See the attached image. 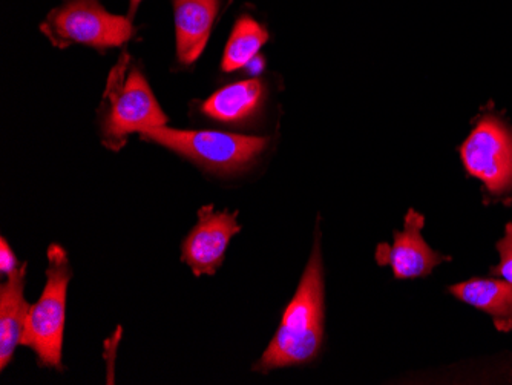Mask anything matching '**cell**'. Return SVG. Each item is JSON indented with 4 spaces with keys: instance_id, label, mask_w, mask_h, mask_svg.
Masks as SVG:
<instances>
[{
    "instance_id": "obj_1",
    "label": "cell",
    "mask_w": 512,
    "mask_h": 385,
    "mask_svg": "<svg viewBox=\"0 0 512 385\" xmlns=\"http://www.w3.org/2000/svg\"><path fill=\"white\" fill-rule=\"evenodd\" d=\"M324 338V277L319 244L302 275L295 297L287 306L278 332L270 341L263 358L256 364L258 372L281 367L299 366L312 361Z\"/></svg>"
},
{
    "instance_id": "obj_2",
    "label": "cell",
    "mask_w": 512,
    "mask_h": 385,
    "mask_svg": "<svg viewBox=\"0 0 512 385\" xmlns=\"http://www.w3.org/2000/svg\"><path fill=\"white\" fill-rule=\"evenodd\" d=\"M99 122L103 145L111 151H120L132 132L142 134L168 123L148 80L134 66L129 68L128 54L109 73Z\"/></svg>"
},
{
    "instance_id": "obj_3",
    "label": "cell",
    "mask_w": 512,
    "mask_h": 385,
    "mask_svg": "<svg viewBox=\"0 0 512 385\" xmlns=\"http://www.w3.org/2000/svg\"><path fill=\"white\" fill-rule=\"evenodd\" d=\"M46 257V284L39 301L30 307L20 344L30 347L42 366L62 370L66 293L73 270L60 244H51Z\"/></svg>"
},
{
    "instance_id": "obj_4",
    "label": "cell",
    "mask_w": 512,
    "mask_h": 385,
    "mask_svg": "<svg viewBox=\"0 0 512 385\" xmlns=\"http://www.w3.org/2000/svg\"><path fill=\"white\" fill-rule=\"evenodd\" d=\"M140 135L217 174L243 171L263 154L269 143L263 137L218 131H184L168 126L146 129Z\"/></svg>"
},
{
    "instance_id": "obj_5",
    "label": "cell",
    "mask_w": 512,
    "mask_h": 385,
    "mask_svg": "<svg viewBox=\"0 0 512 385\" xmlns=\"http://www.w3.org/2000/svg\"><path fill=\"white\" fill-rule=\"evenodd\" d=\"M40 30L60 50L88 45L106 51L122 47L134 36L131 17L108 13L99 0H63L48 14Z\"/></svg>"
},
{
    "instance_id": "obj_6",
    "label": "cell",
    "mask_w": 512,
    "mask_h": 385,
    "mask_svg": "<svg viewBox=\"0 0 512 385\" xmlns=\"http://www.w3.org/2000/svg\"><path fill=\"white\" fill-rule=\"evenodd\" d=\"M462 162L493 197L512 192V131L496 117H485L463 143Z\"/></svg>"
},
{
    "instance_id": "obj_7",
    "label": "cell",
    "mask_w": 512,
    "mask_h": 385,
    "mask_svg": "<svg viewBox=\"0 0 512 385\" xmlns=\"http://www.w3.org/2000/svg\"><path fill=\"white\" fill-rule=\"evenodd\" d=\"M238 212H217L214 206L198 211V223L181 244V261L195 277L214 275L224 261L230 240L241 231Z\"/></svg>"
},
{
    "instance_id": "obj_8",
    "label": "cell",
    "mask_w": 512,
    "mask_h": 385,
    "mask_svg": "<svg viewBox=\"0 0 512 385\" xmlns=\"http://www.w3.org/2000/svg\"><path fill=\"white\" fill-rule=\"evenodd\" d=\"M424 224V215L411 209L405 217L404 231L394 232L393 246L379 244L376 249L378 263L390 266L394 277L399 280L430 275L434 267L448 260L425 243L422 237Z\"/></svg>"
},
{
    "instance_id": "obj_9",
    "label": "cell",
    "mask_w": 512,
    "mask_h": 385,
    "mask_svg": "<svg viewBox=\"0 0 512 385\" xmlns=\"http://www.w3.org/2000/svg\"><path fill=\"white\" fill-rule=\"evenodd\" d=\"M217 13L218 0H174L178 62H197L211 37Z\"/></svg>"
},
{
    "instance_id": "obj_10",
    "label": "cell",
    "mask_w": 512,
    "mask_h": 385,
    "mask_svg": "<svg viewBox=\"0 0 512 385\" xmlns=\"http://www.w3.org/2000/svg\"><path fill=\"white\" fill-rule=\"evenodd\" d=\"M25 275L27 263H23L8 281L0 286V369H7L17 346L22 341L23 330L27 324L30 304L25 300Z\"/></svg>"
},
{
    "instance_id": "obj_11",
    "label": "cell",
    "mask_w": 512,
    "mask_h": 385,
    "mask_svg": "<svg viewBox=\"0 0 512 385\" xmlns=\"http://www.w3.org/2000/svg\"><path fill=\"white\" fill-rule=\"evenodd\" d=\"M450 292L457 300L488 313L500 332H511L512 283L474 278L450 287Z\"/></svg>"
},
{
    "instance_id": "obj_12",
    "label": "cell",
    "mask_w": 512,
    "mask_h": 385,
    "mask_svg": "<svg viewBox=\"0 0 512 385\" xmlns=\"http://www.w3.org/2000/svg\"><path fill=\"white\" fill-rule=\"evenodd\" d=\"M263 96L260 80H241L218 89L201 105V112L221 123L243 122L258 109Z\"/></svg>"
},
{
    "instance_id": "obj_13",
    "label": "cell",
    "mask_w": 512,
    "mask_h": 385,
    "mask_svg": "<svg viewBox=\"0 0 512 385\" xmlns=\"http://www.w3.org/2000/svg\"><path fill=\"white\" fill-rule=\"evenodd\" d=\"M267 40H269V33L266 28L261 27L250 16L240 17L224 48L223 62H221L224 73H234L250 65L260 53L261 48L266 45Z\"/></svg>"
},
{
    "instance_id": "obj_14",
    "label": "cell",
    "mask_w": 512,
    "mask_h": 385,
    "mask_svg": "<svg viewBox=\"0 0 512 385\" xmlns=\"http://www.w3.org/2000/svg\"><path fill=\"white\" fill-rule=\"evenodd\" d=\"M497 251L500 254V263L494 267L493 274L512 283V223L506 226L505 237L497 244Z\"/></svg>"
},
{
    "instance_id": "obj_15",
    "label": "cell",
    "mask_w": 512,
    "mask_h": 385,
    "mask_svg": "<svg viewBox=\"0 0 512 385\" xmlns=\"http://www.w3.org/2000/svg\"><path fill=\"white\" fill-rule=\"evenodd\" d=\"M19 267L16 255L11 251L7 240L2 238V240H0V270H2V274H13L14 270L19 269Z\"/></svg>"
},
{
    "instance_id": "obj_16",
    "label": "cell",
    "mask_w": 512,
    "mask_h": 385,
    "mask_svg": "<svg viewBox=\"0 0 512 385\" xmlns=\"http://www.w3.org/2000/svg\"><path fill=\"white\" fill-rule=\"evenodd\" d=\"M140 2H142V0H131V2H129V17H134Z\"/></svg>"
}]
</instances>
